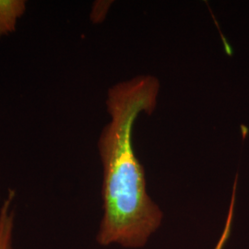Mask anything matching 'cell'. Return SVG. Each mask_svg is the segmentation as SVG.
I'll return each instance as SVG.
<instances>
[{"mask_svg":"<svg viewBox=\"0 0 249 249\" xmlns=\"http://www.w3.org/2000/svg\"><path fill=\"white\" fill-rule=\"evenodd\" d=\"M25 11V2L20 0H0V36L15 30L18 18Z\"/></svg>","mask_w":249,"mask_h":249,"instance_id":"7a4b0ae2","label":"cell"},{"mask_svg":"<svg viewBox=\"0 0 249 249\" xmlns=\"http://www.w3.org/2000/svg\"><path fill=\"white\" fill-rule=\"evenodd\" d=\"M14 192L9 191V197L0 208V249H12L14 230V211L12 199Z\"/></svg>","mask_w":249,"mask_h":249,"instance_id":"3957f363","label":"cell"},{"mask_svg":"<svg viewBox=\"0 0 249 249\" xmlns=\"http://www.w3.org/2000/svg\"><path fill=\"white\" fill-rule=\"evenodd\" d=\"M159 88L156 78L140 76L109 89L111 121L98 143L104 166V217L97 236L102 246L142 248L161 223L162 213L147 194L144 168L132 145L134 123L142 112H153Z\"/></svg>","mask_w":249,"mask_h":249,"instance_id":"6da1fadb","label":"cell"}]
</instances>
